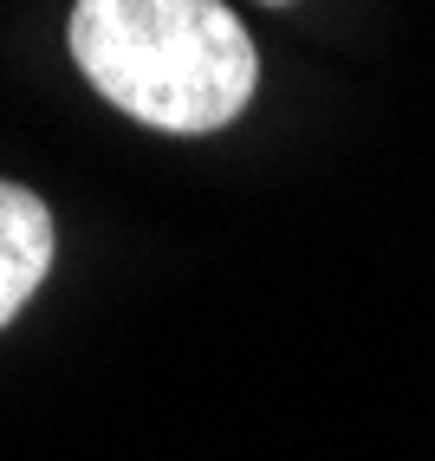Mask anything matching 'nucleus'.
Here are the masks:
<instances>
[{"label": "nucleus", "mask_w": 435, "mask_h": 461, "mask_svg": "<svg viewBox=\"0 0 435 461\" xmlns=\"http://www.w3.org/2000/svg\"><path fill=\"white\" fill-rule=\"evenodd\" d=\"M267 7H286V0H267Z\"/></svg>", "instance_id": "7ed1b4c3"}, {"label": "nucleus", "mask_w": 435, "mask_h": 461, "mask_svg": "<svg viewBox=\"0 0 435 461\" xmlns=\"http://www.w3.org/2000/svg\"><path fill=\"white\" fill-rule=\"evenodd\" d=\"M66 33L91 91L169 137L234 124L260 85V52L222 0H78Z\"/></svg>", "instance_id": "f257e3e1"}, {"label": "nucleus", "mask_w": 435, "mask_h": 461, "mask_svg": "<svg viewBox=\"0 0 435 461\" xmlns=\"http://www.w3.org/2000/svg\"><path fill=\"white\" fill-rule=\"evenodd\" d=\"M52 267V214L33 189L0 182V325L20 319V305L40 293Z\"/></svg>", "instance_id": "f03ea898"}]
</instances>
